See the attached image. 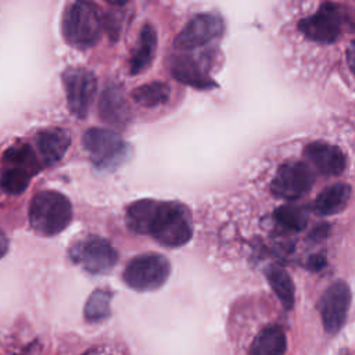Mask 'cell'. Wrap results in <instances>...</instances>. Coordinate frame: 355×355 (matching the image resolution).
<instances>
[{"mask_svg":"<svg viewBox=\"0 0 355 355\" xmlns=\"http://www.w3.org/2000/svg\"><path fill=\"white\" fill-rule=\"evenodd\" d=\"M4 162L7 164V166L22 168L32 175L37 171L39 166L29 144H18L10 147L4 154Z\"/></svg>","mask_w":355,"mask_h":355,"instance_id":"24","label":"cell"},{"mask_svg":"<svg viewBox=\"0 0 355 355\" xmlns=\"http://www.w3.org/2000/svg\"><path fill=\"white\" fill-rule=\"evenodd\" d=\"M72 219L69 200L54 190H43L33 196L29 204V222L42 236L61 233Z\"/></svg>","mask_w":355,"mask_h":355,"instance_id":"2","label":"cell"},{"mask_svg":"<svg viewBox=\"0 0 355 355\" xmlns=\"http://www.w3.org/2000/svg\"><path fill=\"white\" fill-rule=\"evenodd\" d=\"M155 50H157V32L151 24H144L140 31L137 44L133 49L129 60L130 73L136 75L147 69L153 62Z\"/></svg>","mask_w":355,"mask_h":355,"instance_id":"17","label":"cell"},{"mask_svg":"<svg viewBox=\"0 0 355 355\" xmlns=\"http://www.w3.org/2000/svg\"><path fill=\"white\" fill-rule=\"evenodd\" d=\"M344 14L341 8L331 3H324L320 8L298 22L301 33L313 42L331 43L341 36Z\"/></svg>","mask_w":355,"mask_h":355,"instance_id":"8","label":"cell"},{"mask_svg":"<svg viewBox=\"0 0 355 355\" xmlns=\"http://www.w3.org/2000/svg\"><path fill=\"white\" fill-rule=\"evenodd\" d=\"M266 279L280 304L290 311L294 306V284L290 275L279 265H270L266 269Z\"/></svg>","mask_w":355,"mask_h":355,"instance_id":"20","label":"cell"},{"mask_svg":"<svg viewBox=\"0 0 355 355\" xmlns=\"http://www.w3.org/2000/svg\"><path fill=\"white\" fill-rule=\"evenodd\" d=\"M82 144L92 162L103 171L121 166L130 154L128 143L118 133L108 129H87L82 137Z\"/></svg>","mask_w":355,"mask_h":355,"instance_id":"4","label":"cell"},{"mask_svg":"<svg viewBox=\"0 0 355 355\" xmlns=\"http://www.w3.org/2000/svg\"><path fill=\"white\" fill-rule=\"evenodd\" d=\"M31 176L32 173L22 168L6 166L0 178V186L8 194H21L28 187Z\"/></svg>","mask_w":355,"mask_h":355,"instance_id":"25","label":"cell"},{"mask_svg":"<svg viewBox=\"0 0 355 355\" xmlns=\"http://www.w3.org/2000/svg\"><path fill=\"white\" fill-rule=\"evenodd\" d=\"M98 115L100 118L115 126V128H125L130 121V107L129 103L118 86H107L101 94L100 104H98Z\"/></svg>","mask_w":355,"mask_h":355,"instance_id":"13","label":"cell"},{"mask_svg":"<svg viewBox=\"0 0 355 355\" xmlns=\"http://www.w3.org/2000/svg\"><path fill=\"white\" fill-rule=\"evenodd\" d=\"M287 338L282 327L268 326L262 329L250 347V355H283Z\"/></svg>","mask_w":355,"mask_h":355,"instance_id":"18","label":"cell"},{"mask_svg":"<svg viewBox=\"0 0 355 355\" xmlns=\"http://www.w3.org/2000/svg\"><path fill=\"white\" fill-rule=\"evenodd\" d=\"M171 275L169 261L155 252L132 258L123 270V282L136 291H153L159 288Z\"/></svg>","mask_w":355,"mask_h":355,"instance_id":"5","label":"cell"},{"mask_svg":"<svg viewBox=\"0 0 355 355\" xmlns=\"http://www.w3.org/2000/svg\"><path fill=\"white\" fill-rule=\"evenodd\" d=\"M275 218L284 229L291 232H300L305 227L308 220V211L302 205L287 204L279 207L275 212Z\"/></svg>","mask_w":355,"mask_h":355,"instance_id":"23","label":"cell"},{"mask_svg":"<svg viewBox=\"0 0 355 355\" xmlns=\"http://www.w3.org/2000/svg\"><path fill=\"white\" fill-rule=\"evenodd\" d=\"M103 17L98 7L90 1L69 4L62 17L65 40L76 49L93 47L101 37Z\"/></svg>","mask_w":355,"mask_h":355,"instance_id":"3","label":"cell"},{"mask_svg":"<svg viewBox=\"0 0 355 355\" xmlns=\"http://www.w3.org/2000/svg\"><path fill=\"white\" fill-rule=\"evenodd\" d=\"M111 293L107 290H94L86 301L85 305V319L87 322L96 323L107 319L111 313L110 308Z\"/></svg>","mask_w":355,"mask_h":355,"instance_id":"22","label":"cell"},{"mask_svg":"<svg viewBox=\"0 0 355 355\" xmlns=\"http://www.w3.org/2000/svg\"><path fill=\"white\" fill-rule=\"evenodd\" d=\"M171 73L176 80L197 89H209L216 86L202 67L189 55H175L171 62Z\"/></svg>","mask_w":355,"mask_h":355,"instance_id":"14","label":"cell"},{"mask_svg":"<svg viewBox=\"0 0 355 355\" xmlns=\"http://www.w3.org/2000/svg\"><path fill=\"white\" fill-rule=\"evenodd\" d=\"M148 234L165 247H182L193 236L189 209L176 201H158Z\"/></svg>","mask_w":355,"mask_h":355,"instance_id":"1","label":"cell"},{"mask_svg":"<svg viewBox=\"0 0 355 355\" xmlns=\"http://www.w3.org/2000/svg\"><path fill=\"white\" fill-rule=\"evenodd\" d=\"M308 161L323 175L337 176L347 165L345 154L337 146L326 141H312L304 148Z\"/></svg>","mask_w":355,"mask_h":355,"instance_id":"12","label":"cell"},{"mask_svg":"<svg viewBox=\"0 0 355 355\" xmlns=\"http://www.w3.org/2000/svg\"><path fill=\"white\" fill-rule=\"evenodd\" d=\"M71 144V136L61 128L42 130L36 137V146L46 165L57 164L67 153Z\"/></svg>","mask_w":355,"mask_h":355,"instance_id":"15","label":"cell"},{"mask_svg":"<svg viewBox=\"0 0 355 355\" xmlns=\"http://www.w3.org/2000/svg\"><path fill=\"white\" fill-rule=\"evenodd\" d=\"M171 89L164 82H150L136 87L132 93L133 100L143 107H155L168 101Z\"/></svg>","mask_w":355,"mask_h":355,"instance_id":"21","label":"cell"},{"mask_svg":"<svg viewBox=\"0 0 355 355\" xmlns=\"http://www.w3.org/2000/svg\"><path fill=\"white\" fill-rule=\"evenodd\" d=\"M225 25L220 17L215 14H197L175 37L173 46L178 50H194L219 37Z\"/></svg>","mask_w":355,"mask_h":355,"instance_id":"11","label":"cell"},{"mask_svg":"<svg viewBox=\"0 0 355 355\" xmlns=\"http://www.w3.org/2000/svg\"><path fill=\"white\" fill-rule=\"evenodd\" d=\"M158 201L151 198L137 200L132 202L126 209L128 227L139 234H148V229L157 209Z\"/></svg>","mask_w":355,"mask_h":355,"instance_id":"19","label":"cell"},{"mask_svg":"<svg viewBox=\"0 0 355 355\" xmlns=\"http://www.w3.org/2000/svg\"><path fill=\"white\" fill-rule=\"evenodd\" d=\"M347 62L352 75L355 76V40H352L347 47Z\"/></svg>","mask_w":355,"mask_h":355,"instance_id":"26","label":"cell"},{"mask_svg":"<svg viewBox=\"0 0 355 355\" xmlns=\"http://www.w3.org/2000/svg\"><path fill=\"white\" fill-rule=\"evenodd\" d=\"M349 304L351 290L345 282L337 280L324 290L319 300L318 309L323 327L327 333L334 334L343 327L347 319Z\"/></svg>","mask_w":355,"mask_h":355,"instance_id":"10","label":"cell"},{"mask_svg":"<svg viewBox=\"0 0 355 355\" xmlns=\"http://www.w3.org/2000/svg\"><path fill=\"white\" fill-rule=\"evenodd\" d=\"M85 355H104L100 349H90V351H87Z\"/></svg>","mask_w":355,"mask_h":355,"instance_id":"28","label":"cell"},{"mask_svg":"<svg viewBox=\"0 0 355 355\" xmlns=\"http://www.w3.org/2000/svg\"><path fill=\"white\" fill-rule=\"evenodd\" d=\"M69 257L85 270L96 275L110 272L118 261V254L111 243L98 236H86L73 243Z\"/></svg>","mask_w":355,"mask_h":355,"instance_id":"6","label":"cell"},{"mask_svg":"<svg viewBox=\"0 0 355 355\" xmlns=\"http://www.w3.org/2000/svg\"><path fill=\"white\" fill-rule=\"evenodd\" d=\"M351 187L345 183H334L324 187L312 204L313 212L322 216L336 215L341 212L349 202Z\"/></svg>","mask_w":355,"mask_h":355,"instance_id":"16","label":"cell"},{"mask_svg":"<svg viewBox=\"0 0 355 355\" xmlns=\"http://www.w3.org/2000/svg\"><path fill=\"white\" fill-rule=\"evenodd\" d=\"M8 250V240H7V236L4 234V232L0 229V258L6 255Z\"/></svg>","mask_w":355,"mask_h":355,"instance_id":"27","label":"cell"},{"mask_svg":"<svg viewBox=\"0 0 355 355\" xmlns=\"http://www.w3.org/2000/svg\"><path fill=\"white\" fill-rule=\"evenodd\" d=\"M313 180V173L306 164L286 162L279 166L270 183V191L283 200H297L311 190Z\"/></svg>","mask_w":355,"mask_h":355,"instance_id":"9","label":"cell"},{"mask_svg":"<svg viewBox=\"0 0 355 355\" xmlns=\"http://www.w3.org/2000/svg\"><path fill=\"white\" fill-rule=\"evenodd\" d=\"M62 83L71 112L78 118H85L97 92L96 75L86 68L73 67L64 71Z\"/></svg>","mask_w":355,"mask_h":355,"instance_id":"7","label":"cell"}]
</instances>
